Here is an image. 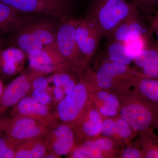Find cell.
<instances>
[{
  "label": "cell",
  "instance_id": "obj_11",
  "mask_svg": "<svg viewBox=\"0 0 158 158\" xmlns=\"http://www.w3.org/2000/svg\"><path fill=\"white\" fill-rule=\"evenodd\" d=\"M11 118L25 117L36 119L48 125L50 127L59 122L50 106L40 103L30 95H27L13 107L10 112Z\"/></svg>",
  "mask_w": 158,
  "mask_h": 158
},
{
  "label": "cell",
  "instance_id": "obj_7",
  "mask_svg": "<svg viewBox=\"0 0 158 158\" xmlns=\"http://www.w3.org/2000/svg\"><path fill=\"white\" fill-rule=\"evenodd\" d=\"M76 37L82 58L88 66L98 50L102 34L93 21L86 16L77 19Z\"/></svg>",
  "mask_w": 158,
  "mask_h": 158
},
{
  "label": "cell",
  "instance_id": "obj_15",
  "mask_svg": "<svg viewBox=\"0 0 158 158\" xmlns=\"http://www.w3.org/2000/svg\"><path fill=\"white\" fill-rule=\"evenodd\" d=\"M28 15H25L19 25L11 33L15 47L30 56L39 53L44 46L29 25Z\"/></svg>",
  "mask_w": 158,
  "mask_h": 158
},
{
  "label": "cell",
  "instance_id": "obj_17",
  "mask_svg": "<svg viewBox=\"0 0 158 158\" xmlns=\"http://www.w3.org/2000/svg\"><path fill=\"white\" fill-rule=\"evenodd\" d=\"M135 69L149 77L158 78V44L150 43L134 59Z\"/></svg>",
  "mask_w": 158,
  "mask_h": 158
},
{
  "label": "cell",
  "instance_id": "obj_10",
  "mask_svg": "<svg viewBox=\"0 0 158 158\" xmlns=\"http://www.w3.org/2000/svg\"><path fill=\"white\" fill-rule=\"evenodd\" d=\"M44 138L48 151L60 158L67 156L77 144L74 129L63 123L50 127Z\"/></svg>",
  "mask_w": 158,
  "mask_h": 158
},
{
  "label": "cell",
  "instance_id": "obj_4",
  "mask_svg": "<svg viewBox=\"0 0 158 158\" xmlns=\"http://www.w3.org/2000/svg\"><path fill=\"white\" fill-rule=\"evenodd\" d=\"M77 20L70 16L61 21L55 42L68 72L79 76L88 66L82 58L77 44L76 37Z\"/></svg>",
  "mask_w": 158,
  "mask_h": 158
},
{
  "label": "cell",
  "instance_id": "obj_33",
  "mask_svg": "<svg viewBox=\"0 0 158 158\" xmlns=\"http://www.w3.org/2000/svg\"><path fill=\"white\" fill-rule=\"evenodd\" d=\"M45 76H39L36 77L33 80L31 86V90L35 89H48V80L44 77Z\"/></svg>",
  "mask_w": 158,
  "mask_h": 158
},
{
  "label": "cell",
  "instance_id": "obj_5",
  "mask_svg": "<svg viewBox=\"0 0 158 158\" xmlns=\"http://www.w3.org/2000/svg\"><path fill=\"white\" fill-rule=\"evenodd\" d=\"M118 116L139 134L158 123V110L131 91L123 96Z\"/></svg>",
  "mask_w": 158,
  "mask_h": 158
},
{
  "label": "cell",
  "instance_id": "obj_13",
  "mask_svg": "<svg viewBox=\"0 0 158 158\" xmlns=\"http://www.w3.org/2000/svg\"><path fill=\"white\" fill-rule=\"evenodd\" d=\"M144 18L137 9L129 15L115 29L107 40L123 43L137 37H144L153 40L150 26L144 22Z\"/></svg>",
  "mask_w": 158,
  "mask_h": 158
},
{
  "label": "cell",
  "instance_id": "obj_40",
  "mask_svg": "<svg viewBox=\"0 0 158 158\" xmlns=\"http://www.w3.org/2000/svg\"><path fill=\"white\" fill-rule=\"evenodd\" d=\"M3 90H4V88H3L2 83L0 80V97H1L2 94Z\"/></svg>",
  "mask_w": 158,
  "mask_h": 158
},
{
  "label": "cell",
  "instance_id": "obj_31",
  "mask_svg": "<svg viewBox=\"0 0 158 158\" xmlns=\"http://www.w3.org/2000/svg\"><path fill=\"white\" fill-rule=\"evenodd\" d=\"M31 97L40 103L50 106L53 105L52 93L49 92L48 89H35L31 90Z\"/></svg>",
  "mask_w": 158,
  "mask_h": 158
},
{
  "label": "cell",
  "instance_id": "obj_6",
  "mask_svg": "<svg viewBox=\"0 0 158 158\" xmlns=\"http://www.w3.org/2000/svg\"><path fill=\"white\" fill-rule=\"evenodd\" d=\"M24 14L47 15L63 20L70 16L69 0H0Z\"/></svg>",
  "mask_w": 158,
  "mask_h": 158
},
{
  "label": "cell",
  "instance_id": "obj_23",
  "mask_svg": "<svg viewBox=\"0 0 158 158\" xmlns=\"http://www.w3.org/2000/svg\"><path fill=\"white\" fill-rule=\"evenodd\" d=\"M151 128L141 133L138 142L143 158H158V135Z\"/></svg>",
  "mask_w": 158,
  "mask_h": 158
},
{
  "label": "cell",
  "instance_id": "obj_34",
  "mask_svg": "<svg viewBox=\"0 0 158 158\" xmlns=\"http://www.w3.org/2000/svg\"><path fill=\"white\" fill-rule=\"evenodd\" d=\"M52 96L53 99V105L58 104L65 96L63 88L61 87H54L51 90Z\"/></svg>",
  "mask_w": 158,
  "mask_h": 158
},
{
  "label": "cell",
  "instance_id": "obj_25",
  "mask_svg": "<svg viewBox=\"0 0 158 158\" xmlns=\"http://www.w3.org/2000/svg\"><path fill=\"white\" fill-rule=\"evenodd\" d=\"M123 96L113 91L98 90L93 92L92 102L116 108L119 111L122 102Z\"/></svg>",
  "mask_w": 158,
  "mask_h": 158
},
{
  "label": "cell",
  "instance_id": "obj_12",
  "mask_svg": "<svg viewBox=\"0 0 158 158\" xmlns=\"http://www.w3.org/2000/svg\"><path fill=\"white\" fill-rule=\"evenodd\" d=\"M28 57L29 68L42 75L58 72H68L55 42L44 46L39 53Z\"/></svg>",
  "mask_w": 158,
  "mask_h": 158
},
{
  "label": "cell",
  "instance_id": "obj_43",
  "mask_svg": "<svg viewBox=\"0 0 158 158\" xmlns=\"http://www.w3.org/2000/svg\"><path fill=\"white\" fill-rule=\"evenodd\" d=\"M157 13H158V12H157Z\"/></svg>",
  "mask_w": 158,
  "mask_h": 158
},
{
  "label": "cell",
  "instance_id": "obj_8",
  "mask_svg": "<svg viewBox=\"0 0 158 158\" xmlns=\"http://www.w3.org/2000/svg\"><path fill=\"white\" fill-rule=\"evenodd\" d=\"M50 127L41 122L27 117L12 118L5 131L10 141L18 146L24 141L45 137Z\"/></svg>",
  "mask_w": 158,
  "mask_h": 158
},
{
  "label": "cell",
  "instance_id": "obj_32",
  "mask_svg": "<svg viewBox=\"0 0 158 158\" xmlns=\"http://www.w3.org/2000/svg\"><path fill=\"white\" fill-rule=\"evenodd\" d=\"M114 117H103L101 131L102 136L113 140L116 134V123Z\"/></svg>",
  "mask_w": 158,
  "mask_h": 158
},
{
  "label": "cell",
  "instance_id": "obj_37",
  "mask_svg": "<svg viewBox=\"0 0 158 158\" xmlns=\"http://www.w3.org/2000/svg\"><path fill=\"white\" fill-rule=\"evenodd\" d=\"M12 120V118H6L0 115V133L5 132Z\"/></svg>",
  "mask_w": 158,
  "mask_h": 158
},
{
  "label": "cell",
  "instance_id": "obj_20",
  "mask_svg": "<svg viewBox=\"0 0 158 158\" xmlns=\"http://www.w3.org/2000/svg\"><path fill=\"white\" fill-rule=\"evenodd\" d=\"M26 55L15 47L2 50L0 52V68L3 73L8 76L16 74L22 68Z\"/></svg>",
  "mask_w": 158,
  "mask_h": 158
},
{
  "label": "cell",
  "instance_id": "obj_26",
  "mask_svg": "<svg viewBox=\"0 0 158 158\" xmlns=\"http://www.w3.org/2000/svg\"><path fill=\"white\" fill-rule=\"evenodd\" d=\"M93 140L104 158H118L121 147L113 139L101 135Z\"/></svg>",
  "mask_w": 158,
  "mask_h": 158
},
{
  "label": "cell",
  "instance_id": "obj_36",
  "mask_svg": "<svg viewBox=\"0 0 158 158\" xmlns=\"http://www.w3.org/2000/svg\"><path fill=\"white\" fill-rule=\"evenodd\" d=\"M150 28L153 34L154 33L156 37V42L158 44V13H156L155 16L150 21Z\"/></svg>",
  "mask_w": 158,
  "mask_h": 158
},
{
  "label": "cell",
  "instance_id": "obj_9",
  "mask_svg": "<svg viewBox=\"0 0 158 158\" xmlns=\"http://www.w3.org/2000/svg\"><path fill=\"white\" fill-rule=\"evenodd\" d=\"M39 76L42 75L29 68L10 82L0 97V113L13 107L27 96L31 92L32 81Z\"/></svg>",
  "mask_w": 158,
  "mask_h": 158
},
{
  "label": "cell",
  "instance_id": "obj_39",
  "mask_svg": "<svg viewBox=\"0 0 158 158\" xmlns=\"http://www.w3.org/2000/svg\"><path fill=\"white\" fill-rule=\"evenodd\" d=\"M60 158L59 156L56 155L55 154L53 153L48 152L47 153V154L44 156V158Z\"/></svg>",
  "mask_w": 158,
  "mask_h": 158
},
{
  "label": "cell",
  "instance_id": "obj_1",
  "mask_svg": "<svg viewBox=\"0 0 158 158\" xmlns=\"http://www.w3.org/2000/svg\"><path fill=\"white\" fill-rule=\"evenodd\" d=\"M90 69L88 67L79 76L78 81L72 91L53 109L59 122L68 124L74 128L92 102L94 88Z\"/></svg>",
  "mask_w": 158,
  "mask_h": 158
},
{
  "label": "cell",
  "instance_id": "obj_27",
  "mask_svg": "<svg viewBox=\"0 0 158 158\" xmlns=\"http://www.w3.org/2000/svg\"><path fill=\"white\" fill-rule=\"evenodd\" d=\"M143 18L150 21L158 11V0H130Z\"/></svg>",
  "mask_w": 158,
  "mask_h": 158
},
{
  "label": "cell",
  "instance_id": "obj_21",
  "mask_svg": "<svg viewBox=\"0 0 158 158\" xmlns=\"http://www.w3.org/2000/svg\"><path fill=\"white\" fill-rule=\"evenodd\" d=\"M48 152L44 138L24 141L16 148L15 158H44Z\"/></svg>",
  "mask_w": 158,
  "mask_h": 158
},
{
  "label": "cell",
  "instance_id": "obj_29",
  "mask_svg": "<svg viewBox=\"0 0 158 158\" xmlns=\"http://www.w3.org/2000/svg\"><path fill=\"white\" fill-rule=\"evenodd\" d=\"M18 146L10 141L6 134L0 135V158H15Z\"/></svg>",
  "mask_w": 158,
  "mask_h": 158
},
{
  "label": "cell",
  "instance_id": "obj_35",
  "mask_svg": "<svg viewBox=\"0 0 158 158\" xmlns=\"http://www.w3.org/2000/svg\"><path fill=\"white\" fill-rule=\"evenodd\" d=\"M78 76L77 75H75L65 87L62 88L65 95L71 92L75 87L78 81Z\"/></svg>",
  "mask_w": 158,
  "mask_h": 158
},
{
  "label": "cell",
  "instance_id": "obj_18",
  "mask_svg": "<svg viewBox=\"0 0 158 158\" xmlns=\"http://www.w3.org/2000/svg\"><path fill=\"white\" fill-rule=\"evenodd\" d=\"M106 43L94 55L96 56L98 64L97 67L106 62H116L127 65L133 63L134 59L127 55L123 43L107 40Z\"/></svg>",
  "mask_w": 158,
  "mask_h": 158
},
{
  "label": "cell",
  "instance_id": "obj_16",
  "mask_svg": "<svg viewBox=\"0 0 158 158\" xmlns=\"http://www.w3.org/2000/svg\"><path fill=\"white\" fill-rule=\"evenodd\" d=\"M28 21L44 46L55 42L61 20L47 15L29 14Z\"/></svg>",
  "mask_w": 158,
  "mask_h": 158
},
{
  "label": "cell",
  "instance_id": "obj_30",
  "mask_svg": "<svg viewBox=\"0 0 158 158\" xmlns=\"http://www.w3.org/2000/svg\"><path fill=\"white\" fill-rule=\"evenodd\" d=\"M118 158H143L139 142L134 145L130 143L124 145L120 148L118 152Z\"/></svg>",
  "mask_w": 158,
  "mask_h": 158
},
{
  "label": "cell",
  "instance_id": "obj_3",
  "mask_svg": "<svg viewBox=\"0 0 158 158\" xmlns=\"http://www.w3.org/2000/svg\"><path fill=\"white\" fill-rule=\"evenodd\" d=\"M136 9L127 0H91L86 16L108 40L117 26Z\"/></svg>",
  "mask_w": 158,
  "mask_h": 158
},
{
  "label": "cell",
  "instance_id": "obj_28",
  "mask_svg": "<svg viewBox=\"0 0 158 158\" xmlns=\"http://www.w3.org/2000/svg\"><path fill=\"white\" fill-rule=\"evenodd\" d=\"M153 40L146 37H137L130 40L123 44L127 55L134 59Z\"/></svg>",
  "mask_w": 158,
  "mask_h": 158
},
{
  "label": "cell",
  "instance_id": "obj_2",
  "mask_svg": "<svg viewBox=\"0 0 158 158\" xmlns=\"http://www.w3.org/2000/svg\"><path fill=\"white\" fill-rule=\"evenodd\" d=\"M138 77L146 76L130 65L116 62H105L99 65L96 70L94 69V89L95 91L110 90L124 96L131 91Z\"/></svg>",
  "mask_w": 158,
  "mask_h": 158
},
{
  "label": "cell",
  "instance_id": "obj_38",
  "mask_svg": "<svg viewBox=\"0 0 158 158\" xmlns=\"http://www.w3.org/2000/svg\"><path fill=\"white\" fill-rule=\"evenodd\" d=\"M52 81L55 87H61V81H60V77L59 72H56L54 73L52 77Z\"/></svg>",
  "mask_w": 158,
  "mask_h": 158
},
{
  "label": "cell",
  "instance_id": "obj_24",
  "mask_svg": "<svg viewBox=\"0 0 158 158\" xmlns=\"http://www.w3.org/2000/svg\"><path fill=\"white\" fill-rule=\"evenodd\" d=\"M114 118L116 123V134L114 140L122 148L130 143L138 133L118 115Z\"/></svg>",
  "mask_w": 158,
  "mask_h": 158
},
{
  "label": "cell",
  "instance_id": "obj_19",
  "mask_svg": "<svg viewBox=\"0 0 158 158\" xmlns=\"http://www.w3.org/2000/svg\"><path fill=\"white\" fill-rule=\"evenodd\" d=\"M131 92L158 110V78L138 77Z\"/></svg>",
  "mask_w": 158,
  "mask_h": 158
},
{
  "label": "cell",
  "instance_id": "obj_22",
  "mask_svg": "<svg viewBox=\"0 0 158 158\" xmlns=\"http://www.w3.org/2000/svg\"><path fill=\"white\" fill-rule=\"evenodd\" d=\"M25 15L0 1V33L13 31Z\"/></svg>",
  "mask_w": 158,
  "mask_h": 158
},
{
  "label": "cell",
  "instance_id": "obj_14",
  "mask_svg": "<svg viewBox=\"0 0 158 158\" xmlns=\"http://www.w3.org/2000/svg\"><path fill=\"white\" fill-rule=\"evenodd\" d=\"M102 120V116L92 101L82 118L74 128L76 144L101 135Z\"/></svg>",
  "mask_w": 158,
  "mask_h": 158
},
{
  "label": "cell",
  "instance_id": "obj_42",
  "mask_svg": "<svg viewBox=\"0 0 158 158\" xmlns=\"http://www.w3.org/2000/svg\"><path fill=\"white\" fill-rule=\"evenodd\" d=\"M156 128H158V123L157 124V126Z\"/></svg>",
  "mask_w": 158,
  "mask_h": 158
},
{
  "label": "cell",
  "instance_id": "obj_41",
  "mask_svg": "<svg viewBox=\"0 0 158 158\" xmlns=\"http://www.w3.org/2000/svg\"><path fill=\"white\" fill-rule=\"evenodd\" d=\"M2 48H1V44L0 43V52H1V51H2Z\"/></svg>",
  "mask_w": 158,
  "mask_h": 158
}]
</instances>
